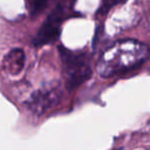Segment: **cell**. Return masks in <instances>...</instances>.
I'll return each instance as SVG.
<instances>
[{
	"instance_id": "6da1fadb",
	"label": "cell",
	"mask_w": 150,
	"mask_h": 150,
	"mask_svg": "<svg viewBox=\"0 0 150 150\" xmlns=\"http://www.w3.org/2000/svg\"><path fill=\"white\" fill-rule=\"evenodd\" d=\"M150 58V47L136 39L115 41L102 54L97 71L102 77H111L141 67Z\"/></svg>"
},
{
	"instance_id": "7a4b0ae2",
	"label": "cell",
	"mask_w": 150,
	"mask_h": 150,
	"mask_svg": "<svg viewBox=\"0 0 150 150\" xmlns=\"http://www.w3.org/2000/svg\"><path fill=\"white\" fill-rule=\"evenodd\" d=\"M74 3L75 0H57L54 8L34 37V45H46L52 43L60 37L62 25L72 15Z\"/></svg>"
},
{
	"instance_id": "3957f363",
	"label": "cell",
	"mask_w": 150,
	"mask_h": 150,
	"mask_svg": "<svg viewBox=\"0 0 150 150\" xmlns=\"http://www.w3.org/2000/svg\"><path fill=\"white\" fill-rule=\"evenodd\" d=\"M59 50L63 64L66 86L69 91H73L92 76L90 58L84 52H72L63 46H60Z\"/></svg>"
},
{
	"instance_id": "277c9868",
	"label": "cell",
	"mask_w": 150,
	"mask_h": 150,
	"mask_svg": "<svg viewBox=\"0 0 150 150\" xmlns=\"http://www.w3.org/2000/svg\"><path fill=\"white\" fill-rule=\"evenodd\" d=\"M62 91L58 84H50L35 92L28 101L30 109L37 114H42L46 110L54 107L60 100Z\"/></svg>"
},
{
	"instance_id": "5b68a950",
	"label": "cell",
	"mask_w": 150,
	"mask_h": 150,
	"mask_svg": "<svg viewBox=\"0 0 150 150\" xmlns=\"http://www.w3.org/2000/svg\"><path fill=\"white\" fill-rule=\"evenodd\" d=\"M7 71L11 74H19L25 63V54L22 50H13L5 58Z\"/></svg>"
},
{
	"instance_id": "8992f818",
	"label": "cell",
	"mask_w": 150,
	"mask_h": 150,
	"mask_svg": "<svg viewBox=\"0 0 150 150\" xmlns=\"http://www.w3.org/2000/svg\"><path fill=\"white\" fill-rule=\"evenodd\" d=\"M48 4V0H33L32 1V6L30 9L31 17L35 18L38 16Z\"/></svg>"
},
{
	"instance_id": "52a82bcc",
	"label": "cell",
	"mask_w": 150,
	"mask_h": 150,
	"mask_svg": "<svg viewBox=\"0 0 150 150\" xmlns=\"http://www.w3.org/2000/svg\"><path fill=\"white\" fill-rule=\"evenodd\" d=\"M125 0H104L103 2L102 7L100 8V13H107L111 7H113L114 5L120 4V3H123Z\"/></svg>"
}]
</instances>
